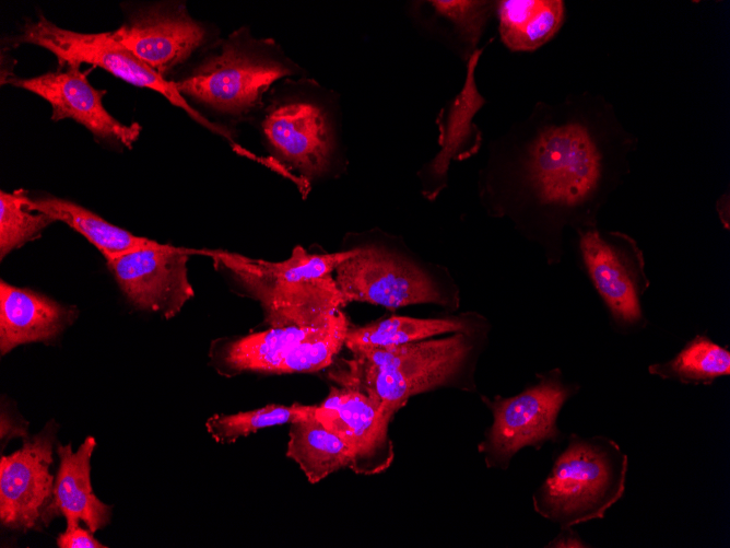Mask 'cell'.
<instances>
[{
	"instance_id": "1",
	"label": "cell",
	"mask_w": 730,
	"mask_h": 548,
	"mask_svg": "<svg viewBox=\"0 0 730 548\" xmlns=\"http://www.w3.org/2000/svg\"><path fill=\"white\" fill-rule=\"evenodd\" d=\"M537 124L519 156V182L529 200L578 231L599 214L631 173L638 137L603 95H573Z\"/></svg>"
},
{
	"instance_id": "2",
	"label": "cell",
	"mask_w": 730,
	"mask_h": 548,
	"mask_svg": "<svg viewBox=\"0 0 730 548\" xmlns=\"http://www.w3.org/2000/svg\"><path fill=\"white\" fill-rule=\"evenodd\" d=\"M358 247L331 254L293 248L282 261L252 259L225 250H196L211 257L258 301L270 327H314L326 324L348 303L332 275Z\"/></svg>"
},
{
	"instance_id": "3",
	"label": "cell",
	"mask_w": 730,
	"mask_h": 548,
	"mask_svg": "<svg viewBox=\"0 0 730 548\" xmlns=\"http://www.w3.org/2000/svg\"><path fill=\"white\" fill-rule=\"evenodd\" d=\"M473 346L470 334L401 346L352 351L329 372L337 386L364 393L390 417L414 395L446 384L460 370Z\"/></svg>"
},
{
	"instance_id": "4",
	"label": "cell",
	"mask_w": 730,
	"mask_h": 548,
	"mask_svg": "<svg viewBox=\"0 0 730 548\" xmlns=\"http://www.w3.org/2000/svg\"><path fill=\"white\" fill-rule=\"evenodd\" d=\"M627 466L613 440L572 434L533 494L534 510L562 528L602 518L624 494Z\"/></svg>"
},
{
	"instance_id": "5",
	"label": "cell",
	"mask_w": 730,
	"mask_h": 548,
	"mask_svg": "<svg viewBox=\"0 0 730 548\" xmlns=\"http://www.w3.org/2000/svg\"><path fill=\"white\" fill-rule=\"evenodd\" d=\"M298 70L274 40L257 39L240 28L174 83L184 96L219 113L243 117L262 106L275 82Z\"/></svg>"
},
{
	"instance_id": "6",
	"label": "cell",
	"mask_w": 730,
	"mask_h": 548,
	"mask_svg": "<svg viewBox=\"0 0 730 548\" xmlns=\"http://www.w3.org/2000/svg\"><path fill=\"white\" fill-rule=\"evenodd\" d=\"M16 43H28L51 51L61 63L93 65L137 86L158 92L209 130L229 139V132L210 121L187 103L174 81L166 80L118 42L111 32L79 33L57 26L44 15L27 22Z\"/></svg>"
},
{
	"instance_id": "7",
	"label": "cell",
	"mask_w": 730,
	"mask_h": 548,
	"mask_svg": "<svg viewBox=\"0 0 730 548\" xmlns=\"http://www.w3.org/2000/svg\"><path fill=\"white\" fill-rule=\"evenodd\" d=\"M582 266L605 304L611 325L622 334L646 326L640 298L650 285L637 242L621 231L577 232Z\"/></svg>"
},
{
	"instance_id": "8",
	"label": "cell",
	"mask_w": 730,
	"mask_h": 548,
	"mask_svg": "<svg viewBox=\"0 0 730 548\" xmlns=\"http://www.w3.org/2000/svg\"><path fill=\"white\" fill-rule=\"evenodd\" d=\"M275 88L263 108L260 129L270 148L305 178L327 171L333 133L326 107L304 81Z\"/></svg>"
},
{
	"instance_id": "9",
	"label": "cell",
	"mask_w": 730,
	"mask_h": 548,
	"mask_svg": "<svg viewBox=\"0 0 730 548\" xmlns=\"http://www.w3.org/2000/svg\"><path fill=\"white\" fill-rule=\"evenodd\" d=\"M578 389L576 384L564 383L555 370L515 396L484 399L494 418L480 444L487 466L507 468L511 457L522 447L539 448L546 441H556L561 434L557 428L560 410Z\"/></svg>"
},
{
	"instance_id": "10",
	"label": "cell",
	"mask_w": 730,
	"mask_h": 548,
	"mask_svg": "<svg viewBox=\"0 0 730 548\" xmlns=\"http://www.w3.org/2000/svg\"><path fill=\"white\" fill-rule=\"evenodd\" d=\"M193 249L157 242L107 260L119 288L138 308L176 316L195 292L187 263Z\"/></svg>"
},
{
	"instance_id": "11",
	"label": "cell",
	"mask_w": 730,
	"mask_h": 548,
	"mask_svg": "<svg viewBox=\"0 0 730 548\" xmlns=\"http://www.w3.org/2000/svg\"><path fill=\"white\" fill-rule=\"evenodd\" d=\"M57 424L48 422L23 446L0 459V521L12 530L27 532L44 525L55 477L50 473Z\"/></svg>"
},
{
	"instance_id": "12",
	"label": "cell",
	"mask_w": 730,
	"mask_h": 548,
	"mask_svg": "<svg viewBox=\"0 0 730 548\" xmlns=\"http://www.w3.org/2000/svg\"><path fill=\"white\" fill-rule=\"evenodd\" d=\"M334 279L349 302H368L388 308L446 303L425 272L375 246L358 247L357 254L337 267Z\"/></svg>"
},
{
	"instance_id": "13",
	"label": "cell",
	"mask_w": 730,
	"mask_h": 548,
	"mask_svg": "<svg viewBox=\"0 0 730 548\" xmlns=\"http://www.w3.org/2000/svg\"><path fill=\"white\" fill-rule=\"evenodd\" d=\"M315 418L335 432L349 446L355 474L372 476L388 469L395 458L388 434L391 418L362 392L331 387L327 397L315 405Z\"/></svg>"
},
{
	"instance_id": "14",
	"label": "cell",
	"mask_w": 730,
	"mask_h": 548,
	"mask_svg": "<svg viewBox=\"0 0 730 548\" xmlns=\"http://www.w3.org/2000/svg\"><path fill=\"white\" fill-rule=\"evenodd\" d=\"M111 33L163 78L186 61L208 37L204 25L192 19L182 3L148 8Z\"/></svg>"
},
{
	"instance_id": "15",
	"label": "cell",
	"mask_w": 730,
	"mask_h": 548,
	"mask_svg": "<svg viewBox=\"0 0 730 548\" xmlns=\"http://www.w3.org/2000/svg\"><path fill=\"white\" fill-rule=\"evenodd\" d=\"M27 90L46 100L51 108V119L71 118L93 135L131 148L138 139L141 126L125 125L111 116L103 105L105 90L93 88L87 71L68 66L64 71L47 72L34 78L8 77L2 83Z\"/></svg>"
},
{
	"instance_id": "16",
	"label": "cell",
	"mask_w": 730,
	"mask_h": 548,
	"mask_svg": "<svg viewBox=\"0 0 730 548\" xmlns=\"http://www.w3.org/2000/svg\"><path fill=\"white\" fill-rule=\"evenodd\" d=\"M95 446L93 436H87L76 452L70 443L58 445L59 468L52 499L44 516L45 526L59 515L66 518L67 528L83 522L92 533L110 522L113 508L95 495L91 485V457Z\"/></svg>"
},
{
	"instance_id": "17",
	"label": "cell",
	"mask_w": 730,
	"mask_h": 548,
	"mask_svg": "<svg viewBox=\"0 0 730 548\" xmlns=\"http://www.w3.org/2000/svg\"><path fill=\"white\" fill-rule=\"evenodd\" d=\"M75 307L64 306L35 291L0 283V352L30 342L49 343L75 319Z\"/></svg>"
},
{
	"instance_id": "18",
	"label": "cell",
	"mask_w": 730,
	"mask_h": 548,
	"mask_svg": "<svg viewBox=\"0 0 730 548\" xmlns=\"http://www.w3.org/2000/svg\"><path fill=\"white\" fill-rule=\"evenodd\" d=\"M323 325L269 327L249 335L219 339L211 346L210 358L216 371L226 376L245 372L273 374L287 354Z\"/></svg>"
},
{
	"instance_id": "19",
	"label": "cell",
	"mask_w": 730,
	"mask_h": 548,
	"mask_svg": "<svg viewBox=\"0 0 730 548\" xmlns=\"http://www.w3.org/2000/svg\"><path fill=\"white\" fill-rule=\"evenodd\" d=\"M496 7L501 38L514 51L538 49L560 31L565 20L561 0H503Z\"/></svg>"
},
{
	"instance_id": "20",
	"label": "cell",
	"mask_w": 730,
	"mask_h": 548,
	"mask_svg": "<svg viewBox=\"0 0 730 548\" xmlns=\"http://www.w3.org/2000/svg\"><path fill=\"white\" fill-rule=\"evenodd\" d=\"M286 456L313 485L342 468H350L352 462L348 444L315 415L290 424Z\"/></svg>"
},
{
	"instance_id": "21",
	"label": "cell",
	"mask_w": 730,
	"mask_h": 548,
	"mask_svg": "<svg viewBox=\"0 0 730 548\" xmlns=\"http://www.w3.org/2000/svg\"><path fill=\"white\" fill-rule=\"evenodd\" d=\"M27 207L46 213L55 221H61L82 234L103 254L106 260L155 243V241L137 236L114 225L70 200L51 196L35 199L28 197Z\"/></svg>"
},
{
	"instance_id": "22",
	"label": "cell",
	"mask_w": 730,
	"mask_h": 548,
	"mask_svg": "<svg viewBox=\"0 0 730 548\" xmlns=\"http://www.w3.org/2000/svg\"><path fill=\"white\" fill-rule=\"evenodd\" d=\"M482 51L476 49L471 54L462 91L454 100L447 119L440 124L441 150L432 163V171L436 175L444 176L452 159L469 156L480 148L481 135L472 119L485 104L474 81V69Z\"/></svg>"
},
{
	"instance_id": "23",
	"label": "cell",
	"mask_w": 730,
	"mask_h": 548,
	"mask_svg": "<svg viewBox=\"0 0 730 548\" xmlns=\"http://www.w3.org/2000/svg\"><path fill=\"white\" fill-rule=\"evenodd\" d=\"M470 325L457 318L390 316L348 331L344 346L352 352L366 348L401 346L456 333L470 334Z\"/></svg>"
},
{
	"instance_id": "24",
	"label": "cell",
	"mask_w": 730,
	"mask_h": 548,
	"mask_svg": "<svg viewBox=\"0 0 730 548\" xmlns=\"http://www.w3.org/2000/svg\"><path fill=\"white\" fill-rule=\"evenodd\" d=\"M648 371L662 380L708 385L730 374V351L706 334L696 335L675 357L649 365Z\"/></svg>"
},
{
	"instance_id": "25",
	"label": "cell",
	"mask_w": 730,
	"mask_h": 548,
	"mask_svg": "<svg viewBox=\"0 0 730 548\" xmlns=\"http://www.w3.org/2000/svg\"><path fill=\"white\" fill-rule=\"evenodd\" d=\"M315 405H266L231 415L215 413L208 418L205 428L217 443H233L261 429L291 424L314 416Z\"/></svg>"
},
{
	"instance_id": "26",
	"label": "cell",
	"mask_w": 730,
	"mask_h": 548,
	"mask_svg": "<svg viewBox=\"0 0 730 548\" xmlns=\"http://www.w3.org/2000/svg\"><path fill=\"white\" fill-rule=\"evenodd\" d=\"M350 329L342 310L310 337L303 340L274 369L273 374L317 372L330 366L345 343Z\"/></svg>"
},
{
	"instance_id": "27",
	"label": "cell",
	"mask_w": 730,
	"mask_h": 548,
	"mask_svg": "<svg viewBox=\"0 0 730 548\" xmlns=\"http://www.w3.org/2000/svg\"><path fill=\"white\" fill-rule=\"evenodd\" d=\"M24 190L0 193V257L39 236L55 220L27 207Z\"/></svg>"
},
{
	"instance_id": "28",
	"label": "cell",
	"mask_w": 730,
	"mask_h": 548,
	"mask_svg": "<svg viewBox=\"0 0 730 548\" xmlns=\"http://www.w3.org/2000/svg\"><path fill=\"white\" fill-rule=\"evenodd\" d=\"M435 10L451 20L461 31L462 37L474 48L490 19L495 2L490 1H431Z\"/></svg>"
},
{
	"instance_id": "29",
	"label": "cell",
	"mask_w": 730,
	"mask_h": 548,
	"mask_svg": "<svg viewBox=\"0 0 730 548\" xmlns=\"http://www.w3.org/2000/svg\"><path fill=\"white\" fill-rule=\"evenodd\" d=\"M93 534L90 529H84L79 525L66 528L58 535L57 546L59 548H106L107 546L96 540Z\"/></svg>"
},
{
	"instance_id": "30",
	"label": "cell",
	"mask_w": 730,
	"mask_h": 548,
	"mask_svg": "<svg viewBox=\"0 0 730 548\" xmlns=\"http://www.w3.org/2000/svg\"><path fill=\"white\" fill-rule=\"evenodd\" d=\"M564 532L550 547H589L570 527L563 528Z\"/></svg>"
}]
</instances>
